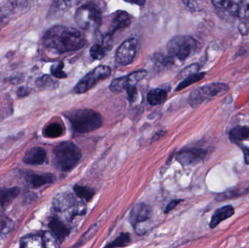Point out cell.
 Listing matches in <instances>:
<instances>
[{
  "label": "cell",
  "instance_id": "1",
  "mask_svg": "<svg viewBox=\"0 0 249 248\" xmlns=\"http://www.w3.org/2000/svg\"><path fill=\"white\" fill-rule=\"evenodd\" d=\"M44 45L59 53L78 50L86 45V39L80 31L64 26H55L44 35Z\"/></svg>",
  "mask_w": 249,
  "mask_h": 248
},
{
  "label": "cell",
  "instance_id": "2",
  "mask_svg": "<svg viewBox=\"0 0 249 248\" xmlns=\"http://www.w3.org/2000/svg\"><path fill=\"white\" fill-rule=\"evenodd\" d=\"M81 157V151L72 142L61 143L53 151L54 166L62 172H70L74 168Z\"/></svg>",
  "mask_w": 249,
  "mask_h": 248
},
{
  "label": "cell",
  "instance_id": "3",
  "mask_svg": "<svg viewBox=\"0 0 249 248\" xmlns=\"http://www.w3.org/2000/svg\"><path fill=\"white\" fill-rule=\"evenodd\" d=\"M75 132L86 133L99 129L102 125V116L91 109H78L66 115Z\"/></svg>",
  "mask_w": 249,
  "mask_h": 248
},
{
  "label": "cell",
  "instance_id": "4",
  "mask_svg": "<svg viewBox=\"0 0 249 248\" xmlns=\"http://www.w3.org/2000/svg\"><path fill=\"white\" fill-rule=\"evenodd\" d=\"M229 87L224 83H210L196 89L189 96V103L193 108L197 107L204 102L225 94Z\"/></svg>",
  "mask_w": 249,
  "mask_h": 248
},
{
  "label": "cell",
  "instance_id": "5",
  "mask_svg": "<svg viewBox=\"0 0 249 248\" xmlns=\"http://www.w3.org/2000/svg\"><path fill=\"white\" fill-rule=\"evenodd\" d=\"M197 48V42L194 38L187 35H178L168 42L167 50L173 58L184 61Z\"/></svg>",
  "mask_w": 249,
  "mask_h": 248
},
{
  "label": "cell",
  "instance_id": "6",
  "mask_svg": "<svg viewBox=\"0 0 249 248\" xmlns=\"http://www.w3.org/2000/svg\"><path fill=\"white\" fill-rule=\"evenodd\" d=\"M75 20L81 29L95 31L102 24V12L97 5L89 3L77 9Z\"/></svg>",
  "mask_w": 249,
  "mask_h": 248
},
{
  "label": "cell",
  "instance_id": "7",
  "mask_svg": "<svg viewBox=\"0 0 249 248\" xmlns=\"http://www.w3.org/2000/svg\"><path fill=\"white\" fill-rule=\"evenodd\" d=\"M146 75V71L144 70H139L134 71L127 76L119 77L115 79L111 83L109 88L114 93H121L127 92L130 99L133 98V95L136 93V85L139 81L144 78Z\"/></svg>",
  "mask_w": 249,
  "mask_h": 248
},
{
  "label": "cell",
  "instance_id": "8",
  "mask_svg": "<svg viewBox=\"0 0 249 248\" xmlns=\"http://www.w3.org/2000/svg\"><path fill=\"white\" fill-rule=\"evenodd\" d=\"M111 74V68L107 66H99L83 77L74 87V91L78 94L86 93L98 82L107 78Z\"/></svg>",
  "mask_w": 249,
  "mask_h": 248
},
{
  "label": "cell",
  "instance_id": "9",
  "mask_svg": "<svg viewBox=\"0 0 249 248\" xmlns=\"http://www.w3.org/2000/svg\"><path fill=\"white\" fill-rule=\"evenodd\" d=\"M54 209L64 213L71 210L73 216L85 214V205L77 202L71 194L63 193L57 195L53 202Z\"/></svg>",
  "mask_w": 249,
  "mask_h": 248
},
{
  "label": "cell",
  "instance_id": "10",
  "mask_svg": "<svg viewBox=\"0 0 249 248\" xmlns=\"http://www.w3.org/2000/svg\"><path fill=\"white\" fill-rule=\"evenodd\" d=\"M137 45V40L133 38L127 39L123 42L115 52L116 62L123 66L130 64L136 55Z\"/></svg>",
  "mask_w": 249,
  "mask_h": 248
},
{
  "label": "cell",
  "instance_id": "11",
  "mask_svg": "<svg viewBox=\"0 0 249 248\" xmlns=\"http://www.w3.org/2000/svg\"><path fill=\"white\" fill-rule=\"evenodd\" d=\"M241 1H213V5L222 18L232 20L238 17V10Z\"/></svg>",
  "mask_w": 249,
  "mask_h": 248
},
{
  "label": "cell",
  "instance_id": "12",
  "mask_svg": "<svg viewBox=\"0 0 249 248\" xmlns=\"http://www.w3.org/2000/svg\"><path fill=\"white\" fill-rule=\"evenodd\" d=\"M206 154V151L200 149H189L180 151L177 154V160L181 165H193L203 160Z\"/></svg>",
  "mask_w": 249,
  "mask_h": 248
},
{
  "label": "cell",
  "instance_id": "13",
  "mask_svg": "<svg viewBox=\"0 0 249 248\" xmlns=\"http://www.w3.org/2000/svg\"><path fill=\"white\" fill-rule=\"evenodd\" d=\"M152 213V208L147 204L139 203L135 205L130 214V221L132 226L136 228L142 223L147 221L150 218Z\"/></svg>",
  "mask_w": 249,
  "mask_h": 248
},
{
  "label": "cell",
  "instance_id": "14",
  "mask_svg": "<svg viewBox=\"0 0 249 248\" xmlns=\"http://www.w3.org/2000/svg\"><path fill=\"white\" fill-rule=\"evenodd\" d=\"M47 152L42 147H36L26 151L23 157L25 164L29 165H40L46 161Z\"/></svg>",
  "mask_w": 249,
  "mask_h": 248
},
{
  "label": "cell",
  "instance_id": "15",
  "mask_svg": "<svg viewBox=\"0 0 249 248\" xmlns=\"http://www.w3.org/2000/svg\"><path fill=\"white\" fill-rule=\"evenodd\" d=\"M26 180L30 187L38 189L53 183L55 177L51 173H32L26 176Z\"/></svg>",
  "mask_w": 249,
  "mask_h": 248
},
{
  "label": "cell",
  "instance_id": "16",
  "mask_svg": "<svg viewBox=\"0 0 249 248\" xmlns=\"http://www.w3.org/2000/svg\"><path fill=\"white\" fill-rule=\"evenodd\" d=\"M48 227L51 232L58 239L60 243L64 241L70 234V229L62 221L56 218H51L48 222Z\"/></svg>",
  "mask_w": 249,
  "mask_h": 248
},
{
  "label": "cell",
  "instance_id": "17",
  "mask_svg": "<svg viewBox=\"0 0 249 248\" xmlns=\"http://www.w3.org/2000/svg\"><path fill=\"white\" fill-rule=\"evenodd\" d=\"M234 214H235V209L231 205H226L216 210L211 220V228L213 229L217 227L221 222L231 218Z\"/></svg>",
  "mask_w": 249,
  "mask_h": 248
},
{
  "label": "cell",
  "instance_id": "18",
  "mask_svg": "<svg viewBox=\"0 0 249 248\" xmlns=\"http://www.w3.org/2000/svg\"><path fill=\"white\" fill-rule=\"evenodd\" d=\"M238 17L241 21L240 30L244 34L247 33L249 30V1H241Z\"/></svg>",
  "mask_w": 249,
  "mask_h": 248
},
{
  "label": "cell",
  "instance_id": "19",
  "mask_svg": "<svg viewBox=\"0 0 249 248\" xmlns=\"http://www.w3.org/2000/svg\"><path fill=\"white\" fill-rule=\"evenodd\" d=\"M20 193V188L16 186L0 189V205L10 203L18 197Z\"/></svg>",
  "mask_w": 249,
  "mask_h": 248
},
{
  "label": "cell",
  "instance_id": "20",
  "mask_svg": "<svg viewBox=\"0 0 249 248\" xmlns=\"http://www.w3.org/2000/svg\"><path fill=\"white\" fill-rule=\"evenodd\" d=\"M230 138L233 142L249 141V127L237 126L231 130Z\"/></svg>",
  "mask_w": 249,
  "mask_h": 248
},
{
  "label": "cell",
  "instance_id": "21",
  "mask_svg": "<svg viewBox=\"0 0 249 248\" xmlns=\"http://www.w3.org/2000/svg\"><path fill=\"white\" fill-rule=\"evenodd\" d=\"M167 99V93L162 89H155L151 90L147 96V100L152 106H157L164 103Z\"/></svg>",
  "mask_w": 249,
  "mask_h": 248
},
{
  "label": "cell",
  "instance_id": "22",
  "mask_svg": "<svg viewBox=\"0 0 249 248\" xmlns=\"http://www.w3.org/2000/svg\"><path fill=\"white\" fill-rule=\"evenodd\" d=\"M63 132H64L63 125L59 122H53L45 128L43 134L47 138H55L62 135Z\"/></svg>",
  "mask_w": 249,
  "mask_h": 248
},
{
  "label": "cell",
  "instance_id": "23",
  "mask_svg": "<svg viewBox=\"0 0 249 248\" xmlns=\"http://www.w3.org/2000/svg\"><path fill=\"white\" fill-rule=\"evenodd\" d=\"M130 17L126 12L121 11L117 13L113 20L114 29H124L130 24Z\"/></svg>",
  "mask_w": 249,
  "mask_h": 248
},
{
  "label": "cell",
  "instance_id": "24",
  "mask_svg": "<svg viewBox=\"0 0 249 248\" xmlns=\"http://www.w3.org/2000/svg\"><path fill=\"white\" fill-rule=\"evenodd\" d=\"M74 192L78 198L87 202L91 200L95 195V191L93 189L88 186H80V185H75L74 186Z\"/></svg>",
  "mask_w": 249,
  "mask_h": 248
},
{
  "label": "cell",
  "instance_id": "25",
  "mask_svg": "<svg viewBox=\"0 0 249 248\" xmlns=\"http://www.w3.org/2000/svg\"><path fill=\"white\" fill-rule=\"evenodd\" d=\"M205 74H206L204 72L195 73V74L187 76L185 80H183L181 83L178 84V85L176 88V91H179V90H183V89L186 88L188 86L200 81V80H202L205 77Z\"/></svg>",
  "mask_w": 249,
  "mask_h": 248
},
{
  "label": "cell",
  "instance_id": "26",
  "mask_svg": "<svg viewBox=\"0 0 249 248\" xmlns=\"http://www.w3.org/2000/svg\"><path fill=\"white\" fill-rule=\"evenodd\" d=\"M22 248H45L43 239L36 235L26 237L22 242Z\"/></svg>",
  "mask_w": 249,
  "mask_h": 248
},
{
  "label": "cell",
  "instance_id": "27",
  "mask_svg": "<svg viewBox=\"0 0 249 248\" xmlns=\"http://www.w3.org/2000/svg\"><path fill=\"white\" fill-rule=\"evenodd\" d=\"M130 235L127 233H123L119 237H117L112 243L107 245L104 248H123L127 246L130 243Z\"/></svg>",
  "mask_w": 249,
  "mask_h": 248
},
{
  "label": "cell",
  "instance_id": "28",
  "mask_svg": "<svg viewBox=\"0 0 249 248\" xmlns=\"http://www.w3.org/2000/svg\"><path fill=\"white\" fill-rule=\"evenodd\" d=\"M42 237L45 248H61L60 242L51 231H45Z\"/></svg>",
  "mask_w": 249,
  "mask_h": 248
},
{
  "label": "cell",
  "instance_id": "29",
  "mask_svg": "<svg viewBox=\"0 0 249 248\" xmlns=\"http://www.w3.org/2000/svg\"><path fill=\"white\" fill-rule=\"evenodd\" d=\"M90 56L95 60H102L104 57L105 56V54H106V52H105V48H104L102 45H94L91 48H90Z\"/></svg>",
  "mask_w": 249,
  "mask_h": 248
},
{
  "label": "cell",
  "instance_id": "30",
  "mask_svg": "<svg viewBox=\"0 0 249 248\" xmlns=\"http://www.w3.org/2000/svg\"><path fill=\"white\" fill-rule=\"evenodd\" d=\"M13 226V222L0 213V233L6 234L12 230Z\"/></svg>",
  "mask_w": 249,
  "mask_h": 248
},
{
  "label": "cell",
  "instance_id": "31",
  "mask_svg": "<svg viewBox=\"0 0 249 248\" xmlns=\"http://www.w3.org/2000/svg\"><path fill=\"white\" fill-rule=\"evenodd\" d=\"M64 64L63 63H58V64H54L51 67V73L54 77H57L58 79H64L67 77V74L64 72Z\"/></svg>",
  "mask_w": 249,
  "mask_h": 248
},
{
  "label": "cell",
  "instance_id": "32",
  "mask_svg": "<svg viewBox=\"0 0 249 248\" xmlns=\"http://www.w3.org/2000/svg\"><path fill=\"white\" fill-rule=\"evenodd\" d=\"M182 202L181 199H176V200H172L168 205H167L166 208L165 210V214H168L171 212V211L174 209L178 204L181 203Z\"/></svg>",
  "mask_w": 249,
  "mask_h": 248
},
{
  "label": "cell",
  "instance_id": "33",
  "mask_svg": "<svg viewBox=\"0 0 249 248\" xmlns=\"http://www.w3.org/2000/svg\"><path fill=\"white\" fill-rule=\"evenodd\" d=\"M31 90L27 87H20L18 90L17 94L19 97H25L30 93Z\"/></svg>",
  "mask_w": 249,
  "mask_h": 248
},
{
  "label": "cell",
  "instance_id": "34",
  "mask_svg": "<svg viewBox=\"0 0 249 248\" xmlns=\"http://www.w3.org/2000/svg\"><path fill=\"white\" fill-rule=\"evenodd\" d=\"M243 152H244V160L246 164L249 165V148L248 147H243Z\"/></svg>",
  "mask_w": 249,
  "mask_h": 248
},
{
  "label": "cell",
  "instance_id": "35",
  "mask_svg": "<svg viewBox=\"0 0 249 248\" xmlns=\"http://www.w3.org/2000/svg\"><path fill=\"white\" fill-rule=\"evenodd\" d=\"M130 3H132V4H140V5H142V4H144L145 1H130Z\"/></svg>",
  "mask_w": 249,
  "mask_h": 248
}]
</instances>
